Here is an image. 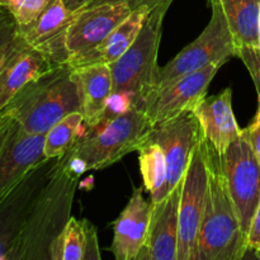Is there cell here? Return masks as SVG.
Masks as SVG:
<instances>
[{"label":"cell","mask_w":260,"mask_h":260,"mask_svg":"<svg viewBox=\"0 0 260 260\" xmlns=\"http://www.w3.org/2000/svg\"><path fill=\"white\" fill-rule=\"evenodd\" d=\"M207 193L198 236V260H241L246 255V235L229 193L221 154L205 139Z\"/></svg>","instance_id":"cell-1"},{"label":"cell","mask_w":260,"mask_h":260,"mask_svg":"<svg viewBox=\"0 0 260 260\" xmlns=\"http://www.w3.org/2000/svg\"><path fill=\"white\" fill-rule=\"evenodd\" d=\"M3 112L23 129L38 135H46L70 113H83L74 69L69 63L53 66L20 89Z\"/></svg>","instance_id":"cell-2"},{"label":"cell","mask_w":260,"mask_h":260,"mask_svg":"<svg viewBox=\"0 0 260 260\" xmlns=\"http://www.w3.org/2000/svg\"><path fill=\"white\" fill-rule=\"evenodd\" d=\"M79 177L56 159L50 178L33 205L23 230L15 260L48 259V248L70 218Z\"/></svg>","instance_id":"cell-3"},{"label":"cell","mask_w":260,"mask_h":260,"mask_svg":"<svg viewBox=\"0 0 260 260\" xmlns=\"http://www.w3.org/2000/svg\"><path fill=\"white\" fill-rule=\"evenodd\" d=\"M152 124L145 109L135 108L109 122L88 127L85 136L66 155L80 159L88 170H101L139 151Z\"/></svg>","instance_id":"cell-4"},{"label":"cell","mask_w":260,"mask_h":260,"mask_svg":"<svg viewBox=\"0 0 260 260\" xmlns=\"http://www.w3.org/2000/svg\"><path fill=\"white\" fill-rule=\"evenodd\" d=\"M169 7L170 4H162L152 9L131 47L121 57L109 63L113 91L132 93L142 109H146V103L156 84L160 69L157 53L162 22Z\"/></svg>","instance_id":"cell-5"},{"label":"cell","mask_w":260,"mask_h":260,"mask_svg":"<svg viewBox=\"0 0 260 260\" xmlns=\"http://www.w3.org/2000/svg\"><path fill=\"white\" fill-rule=\"evenodd\" d=\"M210 3L212 15L208 24L192 43L159 69L151 96L185 74L201 70L212 63L225 65L231 57H236V46L220 0H210Z\"/></svg>","instance_id":"cell-6"},{"label":"cell","mask_w":260,"mask_h":260,"mask_svg":"<svg viewBox=\"0 0 260 260\" xmlns=\"http://www.w3.org/2000/svg\"><path fill=\"white\" fill-rule=\"evenodd\" d=\"M221 165L241 228L248 238L251 220L260 203V161L245 128L221 155Z\"/></svg>","instance_id":"cell-7"},{"label":"cell","mask_w":260,"mask_h":260,"mask_svg":"<svg viewBox=\"0 0 260 260\" xmlns=\"http://www.w3.org/2000/svg\"><path fill=\"white\" fill-rule=\"evenodd\" d=\"M55 162L46 159L38 164L0 201V260L17 259L25 223Z\"/></svg>","instance_id":"cell-8"},{"label":"cell","mask_w":260,"mask_h":260,"mask_svg":"<svg viewBox=\"0 0 260 260\" xmlns=\"http://www.w3.org/2000/svg\"><path fill=\"white\" fill-rule=\"evenodd\" d=\"M207 161L203 135L182 182L177 260H198V236L207 193Z\"/></svg>","instance_id":"cell-9"},{"label":"cell","mask_w":260,"mask_h":260,"mask_svg":"<svg viewBox=\"0 0 260 260\" xmlns=\"http://www.w3.org/2000/svg\"><path fill=\"white\" fill-rule=\"evenodd\" d=\"M202 135L200 122L193 112H187L151 127L147 139L161 147L167 160L168 175L164 197L182 183Z\"/></svg>","instance_id":"cell-10"},{"label":"cell","mask_w":260,"mask_h":260,"mask_svg":"<svg viewBox=\"0 0 260 260\" xmlns=\"http://www.w3.org/2000/svg\"><path fill=\"white\" fill-rule=\"evenodd\" d=\"M131 13L132 9L126 3H103L76 12L66 40L69 65L80 66Z\"/></svg>","instance_id":"cell-11"},{"label":"cell","mask_w":260,"mask_h":260,"mask_svg":"<svg viewBox=\"0 0 260 260\" xmlns=\"http://www.w3.org/2000/svg\"><path fill=\"white\" fill-rule=\"evenodd\" d=\"M222 66V63H212L201 70L185 74L155 93L147 101L145 109L152 126L194 111L207 96L208 86Z\"/></svg>","instance_id":"cell-12"},{"label":"cell","mask_w":260,"mask_h":260,"mask_svg":"<svg viewBox=\"0 0 260 260\" xmlns=\"http://www.w3.org/2000/svg\"><path fill=\"white\" fill-rule=\"evenodd\" d=\"M45 135L29 134L12 118L0 145V201L30 172L45 161Z\"/></svg>","instance_id":"cell-13"},{"label":"cell","mask_w":260,"mask_h":260,"mask_svg":"<svg viewBox=\"0 0 260 260\" xmlns=\"http://www.w3.org/2000/svg\"><path fill=\"white\" fill-rule=\"evenodd\" d=\"M76 12L65 7L63 0H52L36 19L18 25V35L45 55L55 66L69 62L66 40Z\"/></svg>","instance_id":"cell-14"},{"label":"cell","mask_w":260,"mask_h":260,"mask_svg":"<svg viewBox=\"0 0 260 260\" xmlns=\"http://www.w3.org/2000/svg\"><path fill=\"white\" fill-rule=\"evenodd\" d=\"M53 66L45 55L17 35L0 60V113L20 89Z\"/></svg>","instance_id":"cell-15"},{"label":"cell","mask_w":260,"mask_h":260,"mask_svg":"<svg viewBox=\"0 0 260 260\" xmlns=\"http://www.w3.org/2000/svg\"><path fill=\"white\" fill-rule=\"evenodd\" d=\"M180 196L182 183L161 201L151 203L146 241L137 260H177Z\"/></svg>","instance_id":"cell-16"},{"label":"cell","mask_w":260,"mask_h":260,"mask_svg":"<svg viewBox=\"0 0 260 260\" xmlns=\"http://www.w3.org/2000/svg\"><path fill=\"white\" fill-rule=\"evenodd\" d=\"M151 202H147L141 188H135L128 203L113 223L114 235L111 251L117 260H137L146 241Z\"/></svg>","instance_id":"cell-17"},{"label":"cell","mask_w":260,"mask_h":260,"mask_svg":"<svg viewBox=\"0 0 260 260\" xmlns=\"http://www.w3.org/2000/svg\"><path fill=\"white\" fill-rule=\"evenodd\" d=\"M231 101L233 91L231 88H226L216 95L206 96L193 111L205 139L221 155L243 131L238 126Z\"/></svg>","instance_id":"cell-18"},{"label":"cell","mask_w":260,"mask_h":260,"mask_svg":"<svg viewBox=\"0 0 260 260\" xmlns=\"http://www.w3.org/2000/svg\"><path fill=\"white\" fill-rule=\"evenodd\" d=\"M73 69L83 104L85 124L91 127L99 122L107 101L113 91L111 68L107 63H91Z\"/></svg>","instance_id":"cell-19"},{"label":"cell","mask_w":260,"mask_h":260,"mask_svg":"<svg viewBox=\"0 0 260 260\" xmlns=\"http://www.w3.org/2000/svg\"><path fill=\"white\" fill-rule=\"evenodd\" d=\"M95 228L88 220L70 217L48 248L51 260H101Z\"/></svg>","instance_id":"cell-20"},{"label":"cell","mask_w":260,"mask_h":260,"mask_svg":"<svg viewBox=\"0 0 260 260\" xmlns=\"http://www.w3.org/2000/svg\"><path fill=\"white\" fill-rule=\"evenodd\" d=\"M150 12L151 10L146 7L132 10L131 14L112 30L111 35L83 61L80 66L91 63L109 65L121 57L139 37Z\"/></svg>","instance_id":"cell-21"},{"label":"cell","mask_w":260,"mask_h":260,"mask_svg":"<svg viewBox=\"0 0 260 260\" xmlns=\"http://www.w3.org/2000/svg\"><path fill=\"white\" fill-rule=\"evenodd\" d=\"M236 50L259 47L260 0H220Z\"/></svg>","instance_id":"cell-22"},{"label":"cell","mask_w":260,"mask_h":260,"mask_svg":"<svg viewBox=\"0 0 260 260\" xmlns=\"http://www.w3.org/2000/svg\"><path fill=\"white\" fill-rule=\"evenodd\" d=\"M88 131L81 112H74L63 117L45 135V157L56 160L68 154L83 139Z\"/></svg>","instance_id":"cell-23"},{"label":"cell","mask_w":260,"mask_h":260,"mask_svg":"<svg viewBox=\"0 0 260 260\" xmlns=\"http://www.w3.org/2000/svg\"><path fill=\"white\" fill-rule=\"evenodd\" d=\"M139 162L144 185L151 196V203L159 202L164 198L168 175L167 160L161 147L146 139L139 149Z\"/></svg>","instance_id":"cell-24"},{"label":"cell","mask_w":260,"mask_h":260,"mask_svg":"<svg viewBox=\"0 0 260 260\" xmlns=\"http://www.w3.org/2000/svg\"><path fill=\"white\" fill-rule=\"evenodd\" d=\"M52 0H0V8L7 9L17 20L18 25H25L40 15Z\"/></svg>","instance_id":"cell-25"},{"label":"cell","mask_w":260,"mask_h":260,"mask_svg":"<svg viewBox=\"0 0 260 260\" xmlns=\"http://www.w3.org/2000/svg\"><path fill=\"white\" fill-rule=\"evenodd\" d=\"M135 108L142 109L139 106V102L134 94L129 91H112L106 103V108L99 118V122H109L117 117L128 113Z\"/></svg>","instance_id":"cell-26"},{"label":"cell","mask_w":260,"mask_h":260,"mask_svg":"<svg viewBox=\"0 0 260 260\" xmlns=\"http://www.w3.org/2000/svg\"><path fill=\"white\" fill-rule=\"evenodd\" d=\"M18 35V23L15 18L4 8H0V60Z\"/></svg>","instance_id":"cell-27"},{"label":"cell","mask_w":260,"mask_h":260,"mask_svg":"<svg viewBox=\"0 0 260 260\" xmlns=\"http://www.w3.org/2000/svg\"><path fill=\"white\" fill-rule=\"evenodd\" d=\"M236 57L240 58L253 78L260 98V47H241L236 50Z\"/></svg>","instance_id":"cell-28"},{"label":"cell","mask_w":260,"mask_h":260,"mask_svg":"<svg viewBox=\"0 0 260 260\" xmlns=\"http://www.w3.org/2000/svg\"><path fill=\"white\" fill-rule=\"evenodd\" d=\"M246 248H248L246 253L251 251L255 258L260 259V203L251 220L248 238H246Z\"/></svg>","instance_id":"cell-29"},{"label":"cell","mask_w":260,"mask_h":260,"mask_svg":"<svg viewBox=\"0 0 260 260\" xmlns=\"http://www.w3.org/2000/svg\"><path fill=\"white\" fill-rule=\"evenodd\" d=\"M173 2H174V0H95V2L91 3L89 7L103 4V3H126V4H128V7L131 8L132 10L139 9V8H144V7L149 8L150 10H152L155 9V8L159 7V5H162V4L172 5Z\"/></svg>","instance_id":"cell-30"},{"label":"cell","mask_w":260,"mask_h":260,"mask_svg":"<svg viewBox=\"0 0 260 260\" xmlns=\"http://www.w3.org/2000/svg\"><path fill=\"white\" fill-rule=\"evenodd\" d=\"M248 139L250 141L251 147H253L254 152H255L256 157L260 161V98L258 101V111H256L255 118H254L253 123L245 128Z\"/></svg>","instance_id":"cell-31"},{"label":"cell","mask_w":260,"mask_h":260,"mask_svg":"<svg viewBox=\"0 0 260 260\" xmlns=\"http://www.w3.org/2000/svg\"><path fill=\"white\" fill-rule=\"evenodd\" d=\"M93 2H95V0H63V4L71 12H79V10L89 7Z\"/></svg>","instance_id":"cell-32"},{"label":"cell","mask_w":260,"mask_h":260,"mask_svg":"<svg viewBox=\"0 0 260 260\" xmlns=\"http://www.w3.org/2000/svg\"><path fill=\"white\" fill-rule=\"evenodd\" d=\"M10 122H12V118H10L8 114H5L4 112H2V113H0V145H2L5 135H7L8 127H9Z\"/></svg>","instance_id":"cell-33"},{"label":"cell","mask_w":260,"mask_h":260,"mask_svg":"<svg viewBox=\"0 0 260 260\" xmlns=\"http://www.w3.org/2000/svg\"><path fill=\"white\" fill-rule=\"evenodd\" d=\"M259 47H260V14H259Z\"/></svg>","instance_id":"cell-34"}]
</instances>
